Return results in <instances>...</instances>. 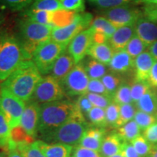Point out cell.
I'll use <instances>...</instances> for the list:
<instances>
[{"mask_svg":"<svg viewBox=\"0 0 157 157\" xmlns=\"http://www.w3.org/2000/svg\"><path fill=\"white\" fill-rule=\"evenodd\" d=\"M147 82L150 85V87H157V61L155 62L154 65L153 66Z\"/></svg>","mask_w":157,"mask_h":157,"instance_id":"cell-51","label":"cell"},{"mask_svg":"<svg viewBox=\"0 0 157 157\" xmlns=\"http://www.w3.org/2000/svg\"><path fill=\"white\" fill-rule=\"evenodd\" d=\"M11 137L14 143L18 144L21 143H33L34 142V138L31 137L23 130L21 126L11 129Z\"/></svg>","mask_w":157,"mask_h":157,"instance_id":"cell-44","label":"cell"},{"mask_svg":"<svg viewBox=\"0 0 157 157\" xmlns=\"http://www.w3.org/2000/svg\"><path fill=\"white\" fill-rule=\"evenodd\" d=\"M122 143L123 140L117 132L111 133L104 137L100 153L103 157H111L119 154Z\"/></svg>","mask_w":157,"mask_h":157,"instance_id":"cell-22","label":"cell"},{"mask_svg":"<svg viewBox=\"0 0 157 157\" xmlns=\"http://www.w3.org/2000/svg\"><path fill=\"white\" fill-rule=\"evenodd\" d=\"M114 52V50L108 42H93L88 50L87 56L105 66H109Z\"/></svg>","mask_w":157,"mask_h":157,"instance_id":"cell-21","label":"cell"},{"mask_svg":"<svg viewBox=\"0 0 157 157\" xmlns=\"http://www.w3.org/2000/svg\"><path fill=\"white\" fill-rule=\"evenodd\" d=\"M88 99L93 104V106L105 109L113 102V98L109 96L98 95L94 93H87Z\"/></svg>","mask_w":157,"mask_h":157,"instance_id":"cell-42","label":"cell"},{"mask_svg":"<svg viewBox=\"0 0 157 157\" xmlns=\"http://www.w3.org/2000/svg\"><path fill=\"white\" fill-rule=\"evenodd\" d=\"M34 0H0V10L23 11L32 5Z\"/></svg>","mask_w":157,"mask_h":157,"instance_id":"cell-29","label":"cell"},{"mask_svg":"<svg viewBox=\"0 0 157 157\" xmlns=\"http://www.w3.org/2000/svg\"><path fill=\"white\" fill-rule=\"evenodd\" d=\"M76 104L80 110V111L83 113L84 116H87V114L89 113V111L93 109V105L90 100L88 99L87 95H83L78 97V99L76 100Z\"/></svg>","mask_w":157,"mask_h":157,"instance_id":"cell-47","label":"cell"},{"mask_svg":"<svg viewBox=\"0 0 157 157\" xmlns=\"http://www.w3.org/2000/svg\"><path fill=\"white\" fill-rule=\"evenodd\" d=\"M147 48L148 49V47L137 35L135 34L127 44L125 50L133 59H135L137 56L146 52Z\"/></svg>","mask_w":157,"mask_h":157,"instance_id":"cell-33","label":"cell"},{"mask_svg":"<svg viewBox=\"0 0 157 157\" xmlns=\"http://www.w3.org/2000/svg\"><path fill=\"white\" fill-rule=\"evenodd\" d=\"M87 117L93 127L105 128L107 127L105 111L104 109L93 106L87 114Z\"/></svg>","mask_w":157,"mask_h":157,"instance_id":"cell-32","label":"cell"},{"mask_svg":"<svg viewBox=\"0 0 157 157\" xmlns=\"http://www.w3.org/2000/svg\"><path fill=\"white\" fill-rule=\"evenodd\" d=\"M141 129L134 119L118 128L117 133L123 141L131 142L140 135Z\"/></svg>","mask_w":157,"mask_h":157,"instance_id":"cell-28","label":"cell"},{"mask_svg":"<svg viewBox=\"0 0 157 157\" xmlns=\"http://www.w3.org/2000/svg\"><path fill=\"white\" fill-rule=\"evenodd\" d=\"M60 82L50 75L42 76L29 101L39 105L63 100L66 98Z\"/></svg>","mask_w":157,"mask_h":157,"instance_id":"cell-8","label":"cell"},{"mask_svg":"<svg viewBox=\"0 0 157 157\" xmlns=\"http://www.w3.org/2000/svg\"><path fill=\"white\" fill-rule=\"evenodd\" d=\"M156 117H157V113H156Z\"/></svg>","mask_w":157,"mask_h":157,"instance_id":"cell-60","label":"cell"},{"mask_svg":"<svg viewBox=\"0 0 157 157\" xmlns=\"http://www.w3.org/2000/svg\"><path fill=\"white\" fill-rule=\"evenodd\" d=\"M5 21V15H4L2 11L0 10V25H1Z\"/></svg>","mask_w":157,"mask_h":157,"instance_id":"cell-56","label":"cell"},{"mask_svg":"<svg viewBox=\"0 0 157 157\" xmlns=\"http://www.w3.org/2000/svg\"><path fill=\"white\" fill-rule=\"evenodd\" d=\"M6 153H7V157H23L17 146L9 148Z\"/></svg>","mask_w":157,"mask_h":157,"instance_id":"cell-52","label":"cell"},{"mask_svg":"<svg viewBox=\"0 0 157 157\" xmlns=\"http://www.w3.org/2000/svg\"><path fill=\"white\" fill-rule=\"evenodd\" d=\"M64 10L74 13H82L85 10L84 0H59Z\"/></svg>","mask_w":157,"mask_h":157,"instance_id":"cell-43","label":"cell"},{"mask_svg":"<svg viewBox=\"0 0 157 157\" xmlns=\"http://www.w3.org/2000/svg\"><path fill=\"white\" fill-rule=\"evenodd\" d=\"M143 15L149 21L157 23V6H148L145 7Z\"/></svg>","mask_w":157,"mask_h":157,"instance_id":"cell-50","label":"cell"},{"mask_svg":"<svg viewBox=\"0 0 157 157\" xmlns=\"http://www.w3.org/2000/svg\"><path fill=\"white\" fill-rule=\"evenodd\" d=\"M90 127L84 117H76L39 138L48 143H63L77 146Z\"/></svg>","mask_w":157,"mask_h":157,"instance_id":"cell-4","label":"cell"},{"mask_svg":"<svg viewBox=\"0 0 157 157\" xmlns=\"http://www.w3.org/2000/svg\"><path fill=\"white\" fill-rule=\"evenodd\" d=\"M113 101L119 104V105L132 103L131 97V86H129L128 84L121 83L113 95Z\"/></svg>","mask_w":157,"mask_h":157,"instance_id":"cell-35","label":"cell"},{"mask_svg":"<svg viewBox=\"0 0 157 157\" xmlns=\"http://www.w3.org/2000/svg\"><path fill=\"white\" fill-rule=\"evenodd\" d=\"M101 80L105 86L109 95L113 98L117 89L121 84L120 76L117 73H107Z\"/></svg>","mask_w":157,"mask_h":157,"instance_id":"cell-34","label":"cell"},{"mask_svg":"<svg viewBox=\"0 0 157 157\" xmlns=\"http://www.w3.org/2000/svg\"><path fill=\"white\" fill-rule=\"evenodd\" d=\"M29 7L38 10L52 13L64 10L59 0H34L32 5Z\"/></svg>","mask_w":157,"mask_h":157,"instance_id":"cell-31","label":"cell"},{"mask_svg":"<svg viewBox=\"0 0 157 157\" xmlns=\"http://www.w3.org/2000/svg\"><path fill=\"white\" fill-rule=\"evenodd\" d=\"M18 37L23 48L32 57L37 46L51 39L52 27L22 17L17 23Z\"/></svg>","mask_w":157,"mask_h":157,"instance_id":"cell-5","label":"cell"},{"mask_svg":"<svg viewBox=\"0 0 157 157\" xmlns=\"http://www.w3.org/2000/svg\"><path fill=\"white\" fill-rule=\"evenodd\" d=\"M143 137L151 143H157V122L143 131Z\"/></svg>","mask_w":157,"mask_h":157,"instance_id":"cell-48","label":"cell"},{"mask_svg":"<svg viewBox=\"0 0 157 157\" xmlns=\"http://www.w3.org/2000/svg\"><path fill=\"white\" fill-rule=\"evenodd\" d=\"M17 146L11 137V128L5 116L0 110V148L7 151L9 148Z\"/></svg>","mask_w":157,"mask_h":157,"instance_id":"cell-25","label":"cell"},{"mask_svg":"<svg viewBox=\"0 0 157 157\" xmlns=\"http://www.w3.org/2000/svg\"><path fill=\"white\" fill-rule=\"evenodd\" d=\"M93 19V15L90 13H76L73 21L68 25L52 28L51 39L68 48L76 35L90 28Z\"/></svg>","mask_w":157,"mask_h":157,"instance_id":"cell-7","label":"cell"},{"mask_svg":"<svg viewBox=\"0 0 157 157\" xmlns=\"http://www.w3.org/2000/svg\"><path fill=\"white\" fill-rule=\"evenodd\" d=\"M90 80L84 65L81 62L74 66L68 75L60 82V84L66 96L79 97L87 93Z\"/></svg>","mask_w":157,"mask_h":157,"instance_id":"cell-10","label":"cell"},{"mask_svg":"<svg viewBox=\"0 0 157 157\" xmlns=\"http://www.w3.org/2000/svg\"><path fill=\"white\" fill-rule=\"evenodd\" d=\"M31 59L17 37L9 34L0 35V82L7 79L23 62Z\"/></svg>","mask_w":157,"mask_h":157,"instance_id":"cell-3","label":"cell"},{"mask_svg":"<svg viewBox=\"0 0 157 157\" xmlns=\"http://www.w3.org/2000/svg\"><path fill=\"white\" fill-rule=\"evenodd\" d=\"M0 157H7V153H6V151H0Z\"/></svg>","mask_w":157,"mask_h":157,"instance_id":"cell-57","label":"cell"},{"mask_svg":"<svg viewBox=\"0 0 157 157\" xmlns=\"http://www.w3.org/2000/svg\"><path fill=\"white\" fill-rule=\"evenodd\" d=\"M136 111V106L133 103L121 105L120 109H119V119L116 124L115 127L119 128L126 123L129 122V121L133 120Z\"/></svg>","mask_w":157,"mask_h":157,"instance_id":"cell-30","label":"cell"},{"mask_svg":"<svg viewBox=\"0 0 157 157\" xmlns=\"http://www.w3.org/2000/svg\"><path fill=\"white\" fill-rule=\"evenodd\" d=\"M21 15L24 18L31 20L40 24L49 25L53 28L54 13L52 12L38 10L29 7L23 11Z\"/></svg>","mask_w":157,"mask_h":157,"instance_id":"cell-23","label":"cell"},{"mask_svg":"<svg viewBox=\"0 0 157 157\" xmlns=\"http://www.w3.org/2000/svg\"><path fill=\"white\" fill-rule=\"evenodd\" d=\"M98 94V95H103L105 96H109L105 86L101 79H90L89 84H88L87 93Z\"/></svg>","mask_w":157,"mask_h":157,"instance_id":"cell-45","label":"cell"},{"mask_svg":"<svg viewBox=\"0 0 157 157\" xmlns=\"http://www.w3.org/2000/svg\"><path fill=\"white\" fill-rule=\"evenodd\" d=\"M74 58L67 50L60 55L55 63L49 75L52 76L59 82H61L76 66Z\"/></svg>","mask_w":157,"mask_h":157,"instance_id":"cell-15","label":"cell"},{"mask_svg":"<svg viewBox=\"0 0 157 157\" xmlns=\"http://www.w3.org/2000/svg\"><path fill=\"white\" fill-rule=\"evenodd\" d=\"M155 63L154 59L148 52H144L135 59L136 82H147L151 71Z\"/></svg>","mask_w":157,"mask_h":157,"instance_id":"cell-19","label":"cell"},{"mask_svg":"<svg viewBox=\"0 0 157 157\" xmlns=\"http://www.w3.org/2000/svg\"><path fill=\"white\" fill-rule=\"evenodd\" d=\"M26 103L1 86L0 110L5 114L11 129L19 127Z\"/></svg>","mask_w":157,"mask_h":157,"instance_id":"cell-9","label":"cell"},{"mask_svg":"<svg viewBox=\"0 0 157 157\" xmlns=\"http://www.w3.org/2000/svg\"><path fill=\"white\" fill-rule=\"evenodd\" d=\"M134 62L135 59L123 50L114 52L109 66L114 73H124L134 68Z\"/></svg>","mask_w":157,"mask_h":157,"instance_id":"cell-20","label":"cell"},{"mask_svg":"<svg viewBox=\"0 0 157 157\" xmlns=\"http://www.w3.org/2000/svg\"><path fill=\"white\" fill-rule=\"evenodd\" d=\"M88 1L98 8L103 10L119 7V6L129 5L135 2H137V0H88Z\"/></svg>","mask_w":157,"mask_h":157,"instance_id":"cell-39","label":"cell"},{"mask_svg":"<svg viewBox=\"0 0 157 157\" xmlns=\"http://www.w3.org/2000/svg\"><path fill=\"white\" fill-rule=\"evenodd\" d=\"M35 143L46 157H71L74 147L63 143H48L37 140Z\"/></svg>","mask_w":157,"mask_h":157,"instance_id":"cell-18","label":"cell"},{"mask_svg":"<svg viewBox=\"0 0 157 157\" xmlns=\"http://www.w3.org/2000/svg\"><path fill=\"white\" fill-rule=\"evenodd\" d=\"M120 154L124 157H140L130 142H127V141H123Z\"/></svg>","mask_w":157,"mask_h":157,"instance_id":"cell-49","label":"cell"},{"mask_svg":"<svg viewBox=\"0 0 157 157\" xmlns=\"http://www.w3.org/2000/svg\"><path fill=\"white\" fill-rule=\"evenodd\" d=\"M84 117L76 102L63 99L39 105L37 137H42L76 117Z\"/></svg>","mask_w":157,"mask_h":157,"instance_id":"cell-1","label":"cell"},{"mask_svg":"<svg viewBox=\"0 0 157 157\" xmlns=\"http://www.w3.org/2000/svg\"><path fill=\"white\" fill-rule=\"evenodd\" d=\"M150 85L147 82H136L131 86V97L132 103L137 102L150 90Z\"/></svg>","mask_w":157,"mask_h":157,"instance_id":"cell-40","label":"cell"},{"mask_svg":"<svg viewBox=\"0 0 157 157\" xmlns=\"http://www.w3.org/2000/svg\"><path fill=\"white\" fill-rule=\"evenodd\" d=\"M42 78V75L34 62L32 60H29L23 62L7 79L1 82V86L25 103H28Z\"/></svg>","mask_w":157,"mask_h":157,"instance_id":"cell-2","label":"cell"},{"mask_svg":"<svg viewBox=\"0 0 157 157\" xmlns=\"http://www.w3.org/2000/svg\"><path fill=\"white\" fill-rule=\"evenodd\" d=\"M71 157H103L99 151L88 149L80 146L74 148Z\"/></svg>","mask_w":157,"mask_h":157,"instance_id":"cell-46","label":"cell"},{"mask_svg":"<svg viewBox=\"0 0 157 157\" xmlns=\"http://www.w3.org/2000/svg\"><path fill=\"white\" fill-rule=\"evenodd\" d=\"M134 120L141 130L144 131L153 124L157 122V117H155L154 115L137 110L135 113Z\"/></svg>","mask_w":157,"mask_h":157,"instance_id":"cell-37","label":"cell"},{"mask_svg":"<svg viewBox=\"0 0 157 157\" xmlns=\"http://www.w3.org/2000/svg\"><path fill=\"white\" fill-rule=\"evenodd\" d=\"M90 28L93 29L95 34L103 35V36H105L108 41L112 36V35L114 34L117 29L103 16H98L94 18L90 25Z\"/></svg>","mask_w":157,"mask_h":157,"instance_id":"cell-26","label":"cell"},{"mask_svg":"<svg viewBox=\"0 0 157 157\" xmlns=\"http://www.w3.org/2000/svg\"><path fill=\"white\" fill-rule=\"evenodd\" d=\"M136 109L150 114L157 113V95L152 90H149L147 93L135 103Z\"/></svg>","mask_w":157,"mask_h":157,"instance_id":"cell-24","label":"cell"},{"mask_svg":"<svg viewBox=\"0 0 157 157\" xmlns=\"http://www.w3.org/2000/svg\"><path fill=\"white\" fill-rule=\"evenodd\" d=\"M83 65L90 79H101L107 74V66L93 58L88 60Z\"/></svg>","mask_w":157,"mask_h":157,"instance_id":"cell-27","label":"cell"},{"mask_svg":"<svg viewBox=\"0 0 157 157\" xmlns=\"http://www.w3.org/2000/svg\"><path fill=\"white\" fill-rule=\"evenodd\" d=\"M0 93H1V82H0Z\"/></svg>","mask_w":157,"mask_h":157,"instance_id":"cell-59","label":"cell"},{"mask_svg":"<svg viewBox=\"0 0 157 157\" xmlns=\"http://www.w3.org/2000/svg\"><path fill=\"white\" fill-rule=\"evenodd\" d=\"M137 1L146 4L148 6H157V0H137Z\"/></svg>","mask_w":157,"mask_h":157,"instance_id":"cell-55","label":"cell"},{"mask_svg":"<svg viewBox=\"0 0 157 157\" xmlns=\"http://www.w3.org/2000/svg\"><path fill=\"white\" fill-rule=\"evenodd\" d=\"M101 14L117 29L135 25L138 20L143 17V12L129 5L105 10Z\"/></svg>","mask_w":157,"mask_h":157,"instance_id":"cell-11","label":"cell"},{"mask_svg":"<svg viewBox=\"0 0 157 157\" xmlns=\"http://www.w3.org/2000/svg\"><path fill=\"white\" fill-rule=\"evenodd\" d=\"M119 109L120 105L113 101L105 109L107 126L115 127L119 119Z\"/></svg>","mask_w":157,"mask_h":157,"instance_id":"cell-41","label":"cell"},{"mask_svg":"<svg viewBox=\"0 0 157 157\" xmlns=\"http://www.w3.org/2000/svg\"><path fill=\"white\" fill-rule=\"evenodd\" d=\"M147 157H157V143H153L151 145V151Z\"/></svg>","mask_w":157,"mask_h":157,"instance_id":"cell-54","label":"cell"},{"mask_svg":"<svg viewBox=\"0 0 157 157\" xmlns=\"http://www.w3.org/2000/svg\"><path fill=\"white\" fill-rule=\"evenodd\" d=\"M111 157H124V156L120 154V153H119V154H116V155H113V156H111Z\"/></svg>","mask_w":157,"mask_h":157,"instance_id":"cell-58","label":"cell"},{"mask_svg":"<svg viewBox=\"0 0 157 157\" xmlns=\"http://www.w3.org/2000/svg\"><path fill=\"white\" fill-rule=\"evenodd\" d=\"M94 30L90 27L76 35L68 44L67 50L76 64L81 63L84 57L87 56L88 50L94 42Z\"/></svg>","mask_w":157,"mask_h":157,"instance_id":"cell-12","label":"cell"},{"mask_svg":"<svg viewBox=\"0 0 157 157\" xmlns=\"http://www.w3.org/2000/svg\"><path fill=\"white\" fill-rule=\"evenodd\" d=\"M105 134L104 128L90 127L84 134L78 146L100 152Z\"/></svg>","mask_w":157,"mask_h":157,"instance_id":"cell-16","label":"cell"},{"mask_svg":"<svg viewBox=\"0 0 157 157\" xmlns=\"http://www.w3.org/2000/svg\"><path fill=\"white\" fill-rule=\"evenodd\" d=\"M135 25H129L118 28L114 34L108 41L114 52L125 50L127 44L135 36Z\"/></svg>","mask_w":157,"mask_h":157,"instance_id":"cell-17","label":"cell"},{"mask_svg":"<svg viewBox=\"0 0 157 157\" xmlns=\"http://www.w3.org/2000/svg\"><path fill=\"white\" fill-rule=\"evenodd\" d=\"M17 148L23 157H46L36 146L33 143H21L17 144Z\"/></svg>","mask_w":157,"mask_h":157,"instance_id":"cell-36","label":"cell"},{"mask_svg":"<svg viewBox=\"0 0 157 157\" xmlns=\"http://www.w3.org/2000/svg\"><path fill=\"white\" fill-rule=\"evenodd\" d=\"M135 149L137 154L140 157H147L151 151L152 143H149L148 140L143 137V135H139L134 140L130 142Z\"/></svg>","mask_w":157,"mask_h":157,"instance_id":"cell-38","label":"cell"},{"mask_svg":"<svg viewBox=\"0 0 157 157\" xmlns=\"http://www.w3.org/2000/svg\"><path fill=\"white\" fill-rule=\"evenodd\" d=\"M148 52L151 54V56L154 59L155 62L157 61V41L152 44L148 48Z\"/></svg>","mask_w":157,"mask_h":157,"instance_id":"cell-53","label":"cell"},{"mask_svg":"<svg viewBox=\"0 0 157 157\" xmlns=\"http://www.w3.org/2000/svg\"><path fill=\"white\" fill-rule=\"evenodd\" d=\"M67 47L52 39L37 46L32 55V61L42 76L49 75L55 63Z\"/></svg>","mask_w":157,"mask_h":157,"instance_id":"cell-6","label":"cell"},{"mask_svg":"<svg viewBox=\"0 0 157 157\" xmlns=\"http://www.w3.org/2000/svg\"><path fill=\"white\" fill-rule=\"evenodd\" d=\"M39 119V105L34 102L29 101L21 119L20 126L32 138H36L38 135Z\"/></svg>","mask_w":157,"mask_h":157,"instance_id":"cell-13","label":"cell"},{"mask_svg":"<svg viewBox=\"0 0 157 157\" xmlns=\"http://www.w3.org/2000/svg\"><path fill=\"white\" fill-rule=\"evenodd\" d=\"M135 35L147 46L150 47L157 41V23L149 21L146 17H141L135 25Z\"/></svg>","mask_w":157,"mask_h":157,"instance_id":"cell-14","label":"cell"}]
</instances>
